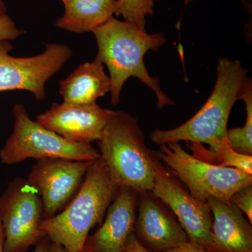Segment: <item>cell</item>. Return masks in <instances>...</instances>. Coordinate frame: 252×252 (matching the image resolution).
<instances>
[{
    "mask_svg": "<svg viewBox=\"0 0 252 252\" xmlns=\"http://www.w3.org/2000/svg\"><path fill=\"white\" fill-rule=\"evenodd\" d=\"M93 32L98 48L95 60L108 68L113 105L119 104L123 86L130 77L139 79L154 91L158 108L175 104L161 90L159 79L150 76L144 61L148 51H158L166 42L162 33L149 34L137 25L114 17Z\"/></svg>",
    "mask_w": 252,
    "mask_h": 252,
    "instance_id": "cell-1",
    "label": "cell"
},
{
    "mask_svg": "<svg viewBox=\"0 0 252 252\" xmlns=\"http://www.w3.org/2000/svg\"><path fill=\"white\" fill-rule=\"evenodd\" d=\"M119 189L99 158L93 162L70 203L54 217L43 220L41 229L51 243L68 252H82L89 232L102 221Z\"/></svg>",
    "mask_w": 252,
    "mask_h": 252,
    "instance_id": "cell-2",
    "label": "cell"
},
{
    "mask_svg": "<svg viewBox=\"0 0 252 252\" xmlns=\"http://www.w3.org/2000/svg\"><path fill=\"white\" fill-rule=\"evenodd\" d=\"M101 158L119 187L152 191L156 154L147 147L138 120L122 111H112L98 141Z\"/></svg>",
    "mask_w": 252,
    "mask_h": 252,
    "instance_id": "cell-3",
    "label": "cell"
},
{
    "mask_svg": "<svg viewBox=\"0 0 252 252\" xmlns=\"http://www.w3.org/2000/svg\"><path fill=\"white\" fill-rule=\"evenodd\" d=\"M248 70L239 61L222 58L217 67V79L210 97L193 117L170 130L156 129L151 140L157 145L188 142L212 145L227 140V126L239 99Z\"/></svg>",
    "mask_w": 252,
    "mask_h": 252,
    "instance_id": "cell-4",
    "label": "cell"
},
{
    "mask_svg": "<svg viewBox=\"0 0 252 252\" xmlns=\"http://www.w3.org/2000/svg\"><path fill=\"white\" fill-rule=\"evenodd\" d=\"M12 133L0 150V160L5 165L20 163L28 158H64L94 160L101 158L89 143L72 142L32 120L22 104H14Z\"/></svg>",
    "mask_w": 252,
    "mask_h": 252,
    "instance_id": "cell-5",
    "label": "cell"
},
{
    "mask_svg": "<svg viewBox=\"0 0 252 252\" xmlns=\"http://www.w3.org/2000/svg\"><path fill=\"white\" fill-rule=\"evenodd\" d=\"M155 154L185 184L189 193L201 201L214 198L230 204L235 192L252 185V175L200 160L186 152L180 142L162 144Z\"/></svg>",
    "mask_w": 252,
    "mask_h": 252,
    "instance_id": "cell-6",
    "label": "cell"
},
{
    "mask_svg": "<svg viewBox=\"0 0 252 252\" xmlns=\"http://www.w3.org/2000/svg\"><path fill=\"white\" fill-rule=\"evenodd\" d=\"M0 220L4 227V252H26L46 237L41 229L44 205L26 179L11 181L0 195Z\"/></svg>",
    "mask_w": 252,
    "mask_h": 252,
    "instance_id": "cell-7",
    "label": "cell"
},
{
    "mask_svg": "<svg viewBox=\"0 0 252 252\" xmlns=\"http://www.w3.org/2000/svg\"><path fill=\"white\" fill-rule=\"evenodd\" d=\"M8 40H0V92L26 91L37 101L46 98L45 85L72 56L69 46L49 44L44 52L31 57H14Z\"/></svg>",
    "mask_w": 252,
    "mask_h": 252,
    "instance_id": "cell-8",
    "label": "cell"
},
{
    "mask_svg": "<svg viewBox=\"0 0 252 252\" xmlns=\"http://www.w3.org/2000/svg\"><path fill=\"white\" fill-rule=\"evenodd\" d=\"M154 170L152 193L170 207L189 242L208 252H214L213 216L207 202L195 198L186 190L157 157L154 160Z\"/></svg>",
    "mask_w": 252,
    "mask_h": 252,
    "instance_id": "cell-9",
    "label": "cell"
},
{
    "mask_svg": "<svg viewBox=\"0 0 252 252\" xmlns=\"http://www.w3.org/2000/svg\"><path fill=\"white\" fill-rule=\"evenodd\" d=\"M94 161L64 158L38 160L26 180L42 200L44 220L54 217L70 203Z\"/></svg>",
    "mask_w": 252,
    "mask_h": 252,
    "instance_id": "cell-10",
    "label": "cell"
},
{
    "mask_svg": "<svg viewBox=\"0 0 252 252\" xmlns=\"http://www.w3.org/2000/svg\"><path fill=\"white\" fill-rule=\"evenodd\" d=\"M134 234L149 252L166 251L189 241L175 215L152 191L139 193Z\"/></svg>",
    "mask_w": 252,
    "mask_h": 252,
    "instance_id": "cell-11",
    "label": "cell"
},
{
    "mask_svg": "<svg viewBox=\"0 0 252 252\" xmlns=\"http://www.w3.org/2000/svg\"><path fill=\"white\" fill-rule=\"evenodd\" d=\"M112 110L97 102L89 104L54 103L36 122L72 142L89 143L98 141Z\"/></svg>",
    "mask_w": 252,
    "mask_h": 252,
    "instance_id": "cell-12",
    "label": "cell"
},
{
    "mask_svg": "<svg viewBox=\"0 0 252 252\" xmlns=\"http://www.w3.org/2000/svg\"><path fill=\"white\" fill-rule=\"evenodd\" d=\"M139 193L120 187L97 231L88 237L84 250L89 252H124L126 242L134 233Z\"/></svg>",
    "mask_w": 252,
    "mask_h": 252,
    "instance_id": "cell-13",
    "label": "cell"
},
{
    "mask_svg": "<svg viewBox=\"0 0 252 252\" xmlns=\"http://www.w3.org/2000/svg\"><path fill=\"white\" fill-rule=\"evenodd\" d=\"M213 216L214 252H252V227L234 204L207 200Z\"/></svg>",
    "mask_w": 252,
    "mask_h": 252,
    "instance_id": "cell-14",
    "label": "cell"
},
{
    "mask_svg": "<svg viewBox=\"0 0 252 252\" xmlns=\"http://www.w3.org/2000/svg\"><path fill=\"white\" fill-rule=\"evenodd\" d=\"M63 102L77 104L94 103L111 91L110 78L103 64L97 60L81 64L60 82Z\"/></svg>",
    "mask_w": 252,
    "mask_h": 252,
    "instance_id": "cell-15",
    "label": "cell"
},
{
    "mask_svg": "<svg viewBox=\"0 0 252 252\" xmlns=\"http://www.w3.org/2000/svg\"><path fill=\"white\" fill-rule=\"evenodd\" d=\"M55 26L75 33L94 32L114 17L117 0H68Z\"/></svg>",
    "mask_w": 252,
    "mask_h": 252,
    "instance_id": "cell-16",
    "label": "cell"
},
{
    "mask_svg": "<svg viewBox=\"0 0 252 252\" xmlns=\"http://www.w3.org/2000/svg\"><path fill=\"white\" fill-rule=\"evenodd\" d=\"M190 144L189 148L193 151V156L202 158L200 160L220 166L233 167L252 175V156L235 152L227 140L212 144L209 149L204 148L200 143Z\"/></svg>",
    "mask_w": 252,
    "mask_h": 252,
    "instance_id": "cell-17",
    "label": "cell"
},
{
    "mask_svg": "<svg viewBox=\"0 0 252 252\" xmlns=\"http://www.w3.org/2000/svg\"><path fill=\"white\" fill-rule=\"evenodd\" d=\"M239 99L246 106L247 118L242 127L227 130V141L232 149L238 153L252 156V84L247 77L240 91Z\"/></svg>",
    "mask_w": 252,
    "mask_h": 252,
    "instance_id": "cell-18",
    "label": "cell"
},
{
    "mask_svg": "<svg viewBox=\"0 0 252 252\" xmlns=\"http://www.w3.org/2000/svg\"><path fill=\"white\" fill-rule=\"evenodd\" d=\"M154 0H117L116 16L145 29L146 18L153 16Z\"/></svg>",
    "mask_w": 252,
    "mask_h": 252,
    "instance_id": "cell-19",
    "label": "cell"
},
{
    "mask_svg": "<svg viewBox=\"0 0 252 252\" xmlns=\"http://www.w3.org/2000/svg\"><path fill=\"white\" fill-rule=\"evenodd\" d=\"M230 203L245 213L252 223V185L243 187L232 195Z\"/></svg>",
    "mask_w": 252,
    "mask_h": 252,
    "instance_id": "cell-20",
    "label": "cell"
},
{
    "mask_svg": "<svg viewBox=\"0 0 252 252\" xmlns=\"http://www.w3.org/2000/svg\"><path fill=\"white\" fill-rule=\"evenodd\" d=\"M25 34L7 14L0 15V40L11 41Z\"/></svg>",
    "mask_w": 252,
    "mask_h": 252,
    "instance_id": "cell-21",
    "label": "cell"
},
{
    "mask_svg": "<svg viewBox=\"0 0 252 252\" xmlns=\"http://www.w3.org/2000/svg\"><path fill=\"white\" fill-rule=\"evenodd\" d=\"M162 252H208L198 246V245H195V244L191 243L190 242L187 241L186 243L182 244L180 246L177 248L172 249V250H166Z\"/></svg>",
    "mask_w": 252,
    "mask_h": 252,
    "instance_id": "cell-22",
    "label": "cell"
},
{
    "mask_svg": "<svg viewBox=\"0 0 252 252\" xmlns=\"http://www.w3.org/2000/svg\"><path fill=\"white\" fill-rule=\"evenodd\" d=\"M124 252H149L137 241L135 234L132 233L126 242Z\"/></svg>",
    "mask_w": 252,
    "mask_h": 252,
    "instance_id": "cell-23",
    "label": "cell"
},
{
    "mask_svg": "<svg viewBox=\"0 0 252 252\" xmlns=\"http://www.w3.org/2000/svg\"><path fill=\"white\" fill-rule=\"evenodd\" d=\"M51 244L49 239L44 237L36 245L35 250L33 252H49V245Z\"/></svg>",
    "mask_w": 252,
    "mask_h": 252,
    "instance_id": "cell-24",
    "label": "cell"
},
{
    "mask_svg": "<svg viewBox=\"0 0 252 252\" xmlns=\"http://www.w3.org/2000/svg\"><path fill=\"white\" fill-rule=\"evenodd\" d=\"M5 235L4 227L0 220V252H4Z\"/></svg>",
    "mask_w": 252,
    "mask_h": 252,
    "instance_id": "cell-25",
    "label": "cell"
},
{
    "mask_svg": "<svg viewBox=\"0 0 252 252\" xmlns=\"http://www.w3.org/2000/svg\"><path fill=\"white\" fill-rule=\"evenodd\" d=\"M49 252H68L63 247L57 244L51 243L49 245Z\"/></svg>",
    "mask_w": 252,
    "mask_h": 252,
    "instance_id": "cell-26",
    "label": "cell"
},
{
    "mask_svg": "<svg viewBox=\"0 0 252 252\" xmlns=\"http://www.w3.org/2000/svg\"><path fill=\"white\" fill-rule=\"evenodd\" d=\"M7 9L3 0H0V15L6 14Z\"/></svg>",
    "mask_w": 252,
    "mask_h": 252,
    "instance_id": "cell-27",
    "label": "cell"
},
{
    "mask_svg": "<svg viewBox=\"0 0 252 252\" xmlns=\"http://www.w3.org/2000/svg\"><path fill=\"white\" fill-rule=\"evenodd\" d=\"M193 0H185V5H188L189 3L191 2Z\"/></svg>",
    "mask_w": 252,
    "mask_h": 252,
    "instance_id": "cell-28",
    "label": "cell"
},
{
    "mask_svg": "<svg viewBox=\"0 0 252 252\" xmlns=\"http://www.w3.org/2000/svg\"><path fill=\"white\" fill-rule=\"evenodd\" d=\"M63 1V3L65 2V1H68V0H61Z\"/></svg>",
    "mask_w": 252,
    "mask_h": 252,
    "instance_id": "cell-29",
    "label": "cell"
},
{
    "mask_svg": "<svg viewBox=\"0 0 252 252\" xmlns=\"http://www.w3.org/2000/svg\"><path fill=\"white\" fill-rule=\"evenodd\" d=\"M82 252H89L86 251V250H84V251H83Z\"/></svg>",
    "mask_w": 252,
    "mask_h": 252,
    "instance_id": "cell-30",
    "label": "cell"
}]
</instances>
